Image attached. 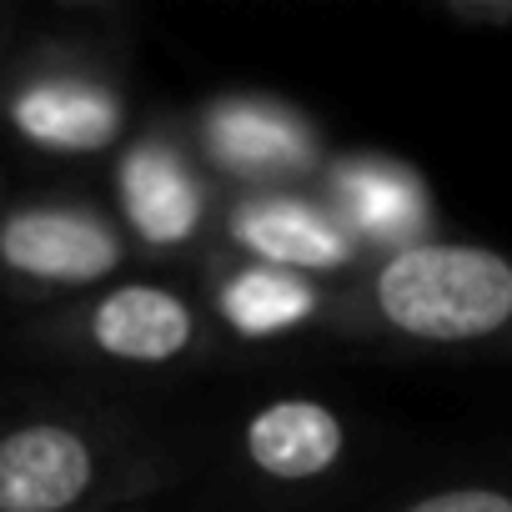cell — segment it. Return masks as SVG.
Masks as SVG:
<instances>
[{"mask_svg": "<svg viewBox=\"0 0 512 512\" xmlns=\"http://www.w3.org/2000/svg\"><path fill=\"white\" fill-rule=\"evenodd\" d=\"M332 327L357 342L512 362V256L447 236L372 256L337 287Z\"/></svg>", "mask_w": 512, "mask_h": 512, "instance_id": "6da1fadb", "label": "cell"}, {"mask_svg": "<svg viewBox=\"0 0 512 512\" xmlns=\"http://www.w3.org/2000/svg\"><path fill=\"white\" fill-rule=\"evenodd\" d=\"M0 126L36 156H111L131 141V96L81 41H36L0 71Z\"/></svg>", "mask_w": 512, "mask_h": 512, "instance_id": "7a4b0ae2", "label": "cell"}, {"mask_svg": "<svg viewBox=\"0 0 512 512\" xmlns=\"http://www.w3.org/2000/svg\"><path fill=\"white\" fill-rule=\"evenodd\" d=\"M151 462L116 427L86 417H26L0 427V512H101L146 487Z\"/></svg>", "mask_w": 512, "mask_h": 512, "instance_id": "3957f363", "label": "cell"}, {"mask_svg": "<svg viewBox=\"0 0 512 512\" xmlns=\"http://www.w3.org/2000/svg\"><path fill=\"white\" fill-rule=\"evenodd\" d=\"M131 241L111 211L81 196H21L0 206V287L21 297H91L121 277Z\"/></svg>", "mask_w": 512, "mask_h": 512, "instance_id": "277c9868", "label": "cell"}, {"mask_svg": "<svg viewBox=\"0 0 512 512\" xmlns=\"http://www.w3.org/2000/svg\"><path fill=\"white\" fill-rule=\"evenodd\" d=\"M51 342H61L76 357L106 362V367L161 372L211 347V317L201 297L171 282H156V277H131V282H111L81 297L76 307H66L51 322Z\"/></svg>", "mask_w": 512, "mask_h": 512, "instance_id": "5b68a950", "label": "cell"}, {"mask_svg": "<svg viewBox=\"0 0 512 512\" xmlns=\"http://www.w3.org/2000/svg\"><path fill=\"white\" fill-rule=\"evenodd\" d=\"M201 166L221 191H272V186H312L327 166L322 126L277 96H211L181 126Z\"/></svg>", "mask_w": 512, "mask_h": 512, "instance_id": "8992f818", "label": "cell"}, {"mask_svg": "<svg viewBox=\"0 0 512 512\" xmlns=\"http://www.w3.org/2000/svg\"><path fill=\"white\" fill-rule=\"evenodd\" d=\"M111 196L116 226L126 231L131 251L146 256H181L221 216V186L191 151L181 126H146L111 161Z\"/></svg>", "mask_w": 512, "mask_h": 512, "instance_id": "52a82bcc", "label": "cell"}, {"mask_svg": "<svg viewBox=\"0 0 512 512\" xmlns=\"http://www.w3.org/2000/svg\"><path fill=\"white\" fill-rule=\"evenodd\" d=\"M216 236L226 256L262 262L277 272L317 277V282H352L367 267V251L347 236L317 186H272V191H221Z\"/></svg>", "mask_w": 512, "mask_h": 512, "instance_id": "ba28073f", "label": "cell"}, {"mask_svg": "<svg viewBox=\"0 0 512 512\" xmlns=\"http://www.w3.org/2000/svg\"><path fill=\"white\" fill-rule=\"evenodd\" d=\"M312 186L332 206V216L347 226V236L367 251V262L437 236L432 231V191L397 156H382V151L327 156V166Z\"/></svg>", "mask_w": 512, "mask_h": 512, "instance_id": "9c48e42d", "label": "cell"}, {"mask_svg": "<svg viewBox=\"0 0 512 512\" xmlns=\"http://www.w3.org/2000/svg\"><path fill=\"white\" fill-rule=\"evenodd\" d=\"M206 317L221 327L231 342L267 347L302 337L312 327L337 322V287L297 272H277L262 262H241V256H216V267L206 277Z\"/></svg>", "mask_w": 512, "mask_h": 512, "instance_id": "30bf717a", "label": "cell"}, {"mask_svg": "<svg viewBox=\"0 0 512 512\" xmlns=\"http://www.w3.org/2000/svg\"><path fill=\"white\" fill-rule=\"evenodd\" d=\"M241 462L277 487L322 482L352 452L347 417L322 397H272L241 422Z\"/></svg>", "mask_w": 512, "mask_h": 512, "instance_id": "8fae6325", "label": "cell"}, {"mask_svg": "<svg viewBox=\"0 0 512 512\" xmlns=\"http://www.w3.org/2000/svg\"><path fill=\"white\" fill-rule=\"evenodd\" d=\"M392 512H512V477H477V482H447L427 487Z\"/></svg>", "mask_w": 512, "mask_h": 512, "instance_id": "7c38bea8", "label": "cell"}, {"mask_svg": "<svg viewBox=\"0 0 512 512\" xmlns=\"http://www.w3.org/2000/svg\"><path fill=\"white\" fill-rule=\"evenodd\" d=\"M432 11L462 31H512V0H437Z\"/></svg>", "mask_w": 512, "mask_h": 512, "instance_id": "4fadbf2b", "label": "cell"}, {"mask_svg": "<svg viewBox=\"0 0 512 512\" xmlns=\"http://www.w3.org/2000/svg\"><path fill=\"white\" fill-rule=\"evenodd\" d=\"M101 512H121V507H101Z\"/></svg>", "mask_w": 512, "mask_h": 512, "instance_id": "5bb4252c", "label": "cell"}]
</instances>
